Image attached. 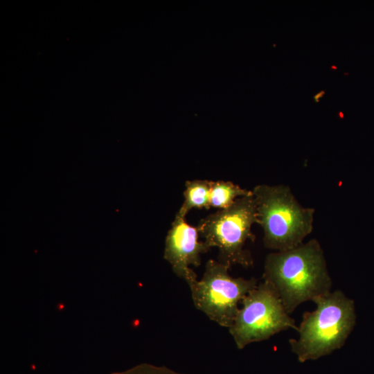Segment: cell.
<instances>
[{
  "mask_svg": "<svg viewBox=\"0 0 374 374\" xmlns=\"http://www.w3.org/2000/svg\"><path fill=\"white\" fill-rule=\"evenodd\" d=\"M262 278L274 287L290 314L301 303L330 292L332 285L323 251L317 239L269 253Z\"/></svg>",
  "mask_w": 374,
  "mask_h": 374,
  "instance_id": "obj_1",
  "label": "cell"
},
{
  "mask_svg": "<svg viewBox=\"0 0 374 374\" xmlns=\"http://www.w3.org/2000/svg\"><path fill=\"white\" fill-rule=\"evenodd\" d=\"M316 308L303 314L292 351L300 362L316 360L341 348L356 323L354 301L336 290L313 300Z\"/></svg>",
  "mask_w": 374,
  "mask_h": 374,
  "instance_id": "obj_2",
  "label": "cell"
},
{
  "mask_svg": "<svg viewBox=\"0 0 374 374\" xmlns=\"http://www.w3.org/2000/svg\"><path fill=\"white\" fill-rule=\"evenodd\" d=\"M252 193L266 248L280 251L303 243L313 229V208L302 206L290 187L283 184H260Z\"/></svg>",
  "mask_w": 374,
  "mask_h": 374,
  "instance_id": "obj_3",
  "label": "cell"
},
{
  "mask_svg": "<svg viewBox=\"0 0 374 374\" xmlns=\"http://www.w3.org/2000/svg\"><path fill=\"white\" fill-rule=\"evenodd\" d=\"M258 224L253 194L238 198L229 207L219 210L201 220L197 226L199 235L211 248L219 251L218 261L229 266L251 267L253 260L245 249L247 240L254 241L253 224Z\"/></svg>",
  "mask_w": 374,
  "mask_h": 374,
  "instance_id": "obj_4",
  "label": "cell"
},
{
  "mask_svg": "<svg viewBox=\"0 0 374 374\" xmlns=\"http://www.w3.org/2000/svg\"><path fill=\"white\" fill-rule=\"evenodd\" d=\"M241 303L242 306L229 328L238 349L267 340L280 332L298 329L276 290L267 281L250 291Z\"/></svg>",
  "mask_w": 374,
  "mask_h": 374,
  "instance_id": "obj_5",
  "label": "cell"
},
{
  "mask_svg": "<svg viewBox=\"0 0 374 374\" xmlns=\"http://www.w3.org/2000/svg\"><path fill=\"white\" fill-rule=\"evenodd\" d=\"M230 267L209 260L199 280L190 289L196 308L222 327L229 328L239 310L238 304L258 285L255 278H234L229 274Z\"/></svg>",
  "mask_w": 374,
  "mask_h": 374,
  "instance_id": "obj_6",
  "label": "cell"
},
{
  "mask_svg": "<svg viewBox=\"0 0 374 374\" xmlns=\"http://www.w3.org/2000/svg\"><path fill=\"white\" fill-rule=\"evenodd\" d=\"M199 235L197 227L187 223L185 218L175 215L166 238L163 257L173 272L189 286L197 280L196 274L189 266L199 267L201 253L211 249L204 241L199 240Z\"/></svg>",
  "mask_w": 374,
  "mask_h": 374,
  "instance_id": "obj_7",
  "label": "cell"
},
{
  "mask_svg": "<svg viewBox=\"0 0 374 374\" xmlns=\"http://www.w3.org/2000/svg\"><path fill=\"white\" fill-rule=\"evenodd\" d=\"M210 188L211 181L199 179L187 181L184 192V201L176 215L185 218L193 208L208 209Z\"/></svg>",
  "mask_w": 374,
  "mask_h": 374,
  "instance_id": "obj_8",
  "label": "cell"
},
{
  "mask_svg": "<svg viewBox=\"0 0 374 374\" xmlns=\"http://www.w3.org/2000/svg\"><path fill=\"white\" fill-rule=\"evenodd\" d=\"M252 194V190L242 188L231 181H211L210 207L220 210L225 209L231 206L238 198Z\"/></svg>",
  "mask_w": 374,
  "mask_h": 374,
  "instance_id": "obj_9",
  "label": "cell"
},
{
  "mask_svg": "<svg viewBox=\"0 0 374 374\" xmlns=\"http://www.w3.org/2000/svg\"><path fill=\"white\" fill-rule=\"evenodd\" d=\"M112 374H184L176 372L166 366H157L149 364L136 365L128 370Z\"/></svg>",
  "mask_w": 374,
  "mask_h": 374,
  "instance_id": "obj_10",
  "label": "cell"
},
{
  "mask_svg": "<svg viewBox=\"0 0 374 374\" xmlns=\"http://www.w3.org/2000/svg\"><path fill=\"white\" fill-rule=\"evenodd\" d=\"M324 93H325L324 91H321L319 92L317 95L314 96V101L319 102V99L323 96Z\"/></svg>",
  "mask_w": 374,
  "mask_h": 374,
  "instance_id": "obj_11",
  "label": "cell"
}]
</instances>
